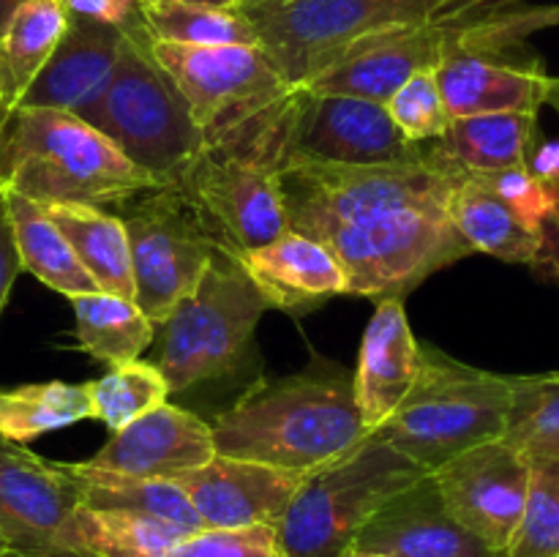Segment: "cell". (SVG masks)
Returning a JSON list of instances; mask_svg holds the SVG:
<instances>
[{"label": "cell", "mask_w": 559, "mask_h": 557, "mask_svg": "<svg viewBox=\"0 0 559 557\" xmlns=\"http://www.w3.org/2000/svg\"><path fill=\"white\" fill-rule=\"evenodd\" d=\"M464 175L435 140L420 156L369 167L293 158L282 169V197L289 229L336 257L347 295L402 298L473 254L451 222Z\"/></svg>", "instance_id": "cell-1"}, {"label": "cell", "mask_w": 559, "mask_h": 557, "mask_svg": "<svg viewBox=\"0 0 559 557\" xmlns=\"http://www.w3.org/2000/svg\"><path fill=\"white\" fill-rule=\"evenodd\" d=\"M216 453L309 475L369 437L353 375L314 360L284 377L251 382L211 424Z\"/></svg>", "instance_id": "cell-2"}, {"label": "cell", "mask_w": 559, "mask_h": 557, "mask_svg": "<svg viewBox=\"0 0 559 557\" xmlns=\"http://www.w3.org/2000/svg\"><path fill=\"white\" fill-rule=\"evenodd\" d=\"M298 87L224 134L205 142L175 180L218 254H240L271 244L289 229L282 169Z\"/></svg>", "instance_id": "cell-3"}, {"label": "cell", "mask_w": 559, "mask_h": 557, "mask_svg": "<svg viewBox=\"0 0 559 557\" xmlns=\"http://www.w3.org/2000/svg\"><path fill=\"white\" fill-rule=\"evenodd\" d=\"M162 186L131 164L80 115L49 107L9 109L0 129V191L38 205H96L112 211Z\"/></svg>", "instance_id": "cell-4"}, {"label": "cell", "mask_w": 559, "mask_h": 557, "mask_svg": "<svg viewBox=\"0 0 559 557\" xmlns=\"http://www.w3.org/2000/svg\"><path fill=\"white\" fill-rule=\"evenodd\" d=\"M513 375H495L420 342V366L396 413L374 431L424 473L467 448L502 440Z\"/></svg>", "instance_id": "cell-5"}, {"label": "cell", "mask_w": 559, "mask_h": 557, "mask_svg": "<svg viewBox=\"0 0 559 557\" xmlns=\"http://www.w3.org/2000/svg\"><path fill=\"white\" fill-rule=\"evenodd\" d=\"M76 115L158 183H175L205 145L186 102L153 60L142 16L126 25L112 74Z\"/></svg>", "instance_id": "cell-6"}, {"label": "cell", "mask_w": 559, "mask_h": 557, "mask_svg": "<svg viewBox=\"0 0 559 557\" xmlns=\"http://www.w3.org/2000/svg\"><path fill=\"white\" fill-rule=\"evenodd\" d=\"M489 3L495 0H265L240 11L278 74L300 87L358 38L388 27L464 20Z\"/></svg>", "instance_id": "cell-7"}, {"label": "cell", "mask_w": 559, "mask_h": 557, "mask_svg": "<svg viewBox=\"0 0 559 557\" xmlns=\"http://www.w3.org/2000/svg\"><path fill=\"white\" fill-rule=\"evenodd\" d=\"M385 437L369 435L336 462L304 475L276 524L287 557H342L382 506L424 478Z\"/></svg>", "instance_id": "cell-8"}, {"label": "cell", "mask_w": 559, "mask_h": 557, "mask_svg": "<svg viewBox=\"0 0 559 557\" xmlns=\"http://www.w3.org/2000/svg\"><path fill=\"white\" fill-rule=\"evenodd\" d=\"M267 309L271 304L235 257H213L194 293L158 325L151 364L167 380L169 396L229 375Z\"/></svg>", "instance_id": "cell-9"}, {"label": "cell", "mask_w": 559, "mask_h": 557, "mask_svg": "<svg viewBox=\"0 0 559 557\" xmlns=\"http://www.w3.org/2000/svg\"><path fill=\"white\" fill-rule=\"evenodd\" d=\"M112 211L129 238L134 304L158 328L194 293L218 251L173 183L140 191Z\"/></svg>", "instance_id": "cell-10"}, {"label": "cell", "mask_w": 559, "mask_h": 557, "mask_svg": "<svg viewBox=\"0 0 559 557\" xmlns=\"http://www.w3.org/2000/svg\"><path fill=\"white\" fill-rule=\"evenodd\" d=\"M147 47L205 142L222 140L293 91L262 47H191L151 36Z\"/></svg>", "instance_id": "cell-11"}, {"label": "cell", "mask_w": 559, "mask_h": 557, "mask_svg": "<svg viewBox=\"0 0 559 557\" xmlns=\"http://www.w3.org/2000/svg\"><path fill=\"white\" fill-rule=\"evenodd\" d=\"M429 475L445 511L464 530L491 552L511 549L527 497L530 459L524 453L506 440H489L456 453Z\"/></svg>", "instance_id": "cell-12"}, {"label": "cell", "mask_w": 559, "mask_h": 557, "mask_svg": "<svg viewBox=\"0 0 559 557\" xmlns=\"http://www.w3.org/2000/svg\"><path fill=\"white\" fill-rule=\"evenodd\" d=\"M426 142H409L385 104L355 96H325L298 87L289 129V158L320 164H393L420 156Z\"/></svg>", "instance_id": "cell-13"}, {"label": "cell", "mask_w": 559, "mask_h": 557, "mask_svg": "<svg viewBox=\"0 0 559 557\" xmlns=\"http://www.w3.org/2000/svg\"><path fill=\"white\" fill-rule=\"evenodd\" d=\"M464 20L424 22L371 33L349 44L333 63L300 87L325 96H355L385 104L409 76L440 66Z\"/></svg>", "instance_id": "cell-14"}, {"label": "cell", "mask_w": 559, "mask_h": 557, "mask_svg": "<svg viewBox=\"0 0 559 557\" xmlns=\"http://www.w3.org/2000/svg\"><path fill=\"white\" fill-rule=\"evenodd\" d=\"M80 491L69 462H52L0 437V535L11 552H60Z\"/></svg>", "instance_id": "cell-15"}, {"label": "cell", "mask_w": 559, "mask_h": 557, "mask_svg": "<svg viewBox=\"0 0 559 557\" xmlns=\"http://www.w3.org/2000/svg\"><path fill=\"white\" fill-rule=\"evenodd\" d=\"M459 36V33H456ZM451 118L486 112H540L551 74L519 47L478 49L453 42L435 69Z\"/></svg>", "instance_id": "cell-16"}, {"label": "cell", "mask_w": 559, "mask_h": 557, "mask_svg": "<svg viewBox=\"0 0 559 557\" xmlns=\"http://www.w3.org/2000/svg\"><path fill=\"white\" fill-rule=\"evenodd\" d=\"M304 475L249 462V459L216 457L202 467L175 478L207 530L254 528L282 522Z\"/></svg>", "instance_id": "cell-17"}, {"label": "cell", "mask_w": 559, "mask_h": 557, "mask_svg": "<svg viewBox=\"0 0 559 557\" xmlns=\"http://www.w3.org/2000/svg\"><path fill=\"white\" fill-rule=\"evenodd\" d=\"M216 457L211 424L164 402L134 424L112 431L109 442L87 459L91 467L134 478L175 481Z\"/></svg>", "instance_id": "cell-18"}, {"label": "cell", "mask_w": 559, "mask_h": 557, "mask_svg": "<svg viewBox=\"0 0 559 557\" xmlns=\"http://www.w3.org/2000/svg\"><path fill=\"white\" fill-rule=\"evenodd\" d=\"M353 546L402 557H500L445 511L429 473L382 506Z\"/></svg>", "instance_id": "cell-19"}, {"label": "cell", "mask_w": 559, "mask_h": 557, "mask_svg": "<svg viewBox=\"0 0 559 557\" xmlns=\"http://www.w3.org/2000/svg\"><path fill=\"white\" fill-rule=\"evenodd\" d=\"M420 366V342L409 328L402 298H380L360 339L353 371L355 402L369 435H374L413 388Z\"/></svg>", "instance_id": "cell-20"}, {"label": "cell", "mask_w": 559, "mask_h": 557, "mask_svg": "<svg viewBox=\"0 0 559 557\" xmlns=\"http://www.w3.org/2000/svg\"><path fill=\"white\" fill-rule=\"evenodd\" d=\"M123 42L126 27L71 14L63 38L16 107H49L76 115L109 80Z\"/></svg>", "instance_id": "cell-21"}, {"label": "cell", "mask_w": 559, "mask_h": 557, "mask_svg": "<svg viewBox=\"0 0 559 557\" xmlns=\"http://www.w3.org/2000/svg\"><path fill=\"white\" fill-rule=\"evenodd\" d=\"M271 309L306 315L328 298L347 295V278L336 257L317 240L287 229L271 244L238 257Z\"/></svg>", "instance_id": "cell-22"}, {"label": "cell", "mask_w": 559, "mask_h": 557, "mask_svg": "<svg viewBox=\"0 0 559 557\" xmlns=\"http://www.w3.org/2000/svg\"><path fill=\"white\" fill-rule=\"evenodd\" d=\"M451 222L464 244L511 265L538 262L546 246L544 229H533L478 178L467 173L451 197Z\"/></svg>", "instance_id": "cell-23"}, {"label": "cell", "mask_w": 559, "mask_h": 557, "mask_svg": "<svg viewBox=\"0 0 559 557\" xmlns=\"http://www.w3.org/2000/svg\"><path fill=\"white\" fill-rule=\"evenodd\" d=\"M102 293L134 300L131 251L118 213L96 205H44Z\"/></svg>", "instance_id": "cell-24"}, {"label": "cell", "mask_w": 559, "mask_h": 557, "mask_svg": "<svg viewBox=\"0 0 559 557\" xmlns=\"http://www.w3.org/2000/svg\"><path fill=\"white\" fill-rule=\"evenodd\" d=\"M3 202L22 271L36 276L38 282L47 284L55 293L66 295V298L96 293V282L82 268V262L76 260L69 240L55 227L44 205L25 200V197L14 194V191H3Z\"/></svg>", "instance_id": "cell-25"}, {"label": "cell", "mask_w": 559, "mask_h": 557, "mask_svg": "<svg viewBox=\"0 0 559 557\" xmlns=\"http://www.w3.org/2000/svg\"><path fill=\"white\" fill-rule=\"evenodd\" d=\"M186 535L162 519L80 506L60 538V552L87 557H173Z\"/></svg>", "instance_id": "cell-26"}, {"label": "cell", "mask_w": 559, "mask_h": 557, "mask_svg": "<svg viewBox=\"0 0 559 557\" xmlns=\"http://www.w3.org/2000/svg\"><path fill=\"white\" fill-rule=\"evenodd\" d=\"M442 145L464 173L527 167L538 145V112H486L453 118Z\"/></svg>", "instance_id": "cell-27"}, {"label": "cell", "mask_w": 559, "mask_h": 557, "mask_svg": "<svg viewBox=\"0 0 559 557\" xmlns=\"http://www.w3.org/2000/svg\"><path fill=\"white\" fill-rule=\"evenodd\" d=\"M69 470L76 481L80 506L142 513V517L162 519L183 533L205 530L191 500L175 481L134 478V475L91 467L87 462H69Z\"/></svg>", "instance_id": "cell-28"}, {"label": "cell", "mask_w": 559, "mask_h": 557, "mask_svg": "<svg viewBox=\"0 0 559 557\" xmlns=\"http://www.w3.org/2000/svg\"><path fill=\"white\" fill-rule=\"evenodd\" d=\"M63 0H27L0 36V104L14 109L69 27Z\"/></svg>", "instance_id": "cell-29"}, {"label": "cell", "mask_w": 559, "mask_h": 557, "mask_svg": "<svg viewBox=\"0 0 559 557\" xmlns=\"http://www.w3.org/2000/svg\"><path fill=\"white\" fill-rule=\"evenodd\" d=\"M69 300L74 306L76 347L102 364L123 366L129 360H140L156 339V325L142 315L134 300L102 289Z\"/></svg>", "instance_id": "cell-30"}, {"label": "cell", "mask_w": 559, "mask_h": 557, "mask_svg": "<svg viewBox=\"0 0 559 557\" xmlns=\"http://www.w3.org/2000/svg\"><path fill=\"white\" fill-rule=\"evenodd\" d=\"M93 418L87 382H27L0 388V437L11 442H31L49 431Z\"/></svg>", "instance_id": "cell-31"}, {"label": "cell", "mask_w": 559, "mask_h": 557, "mask_svg": "<svg viewBox=\"0 0 559 557\" xmlns=\"http://www.w3.org/2000/svg\"><path fill=\"white\" fill-rule=\"evenodd\" d=\"M142 27L156 42L191 47H260L249 16L240 9H213L191 3H142Z\"/></svg>", "instance_id": "cell-32"}, {"label": "cell", "mask_w": 559, "mask_h": 557, "mask_svg": "<svg viewBox=\"0 0 559 557\" xmlns=\"http://www.w3.org/2000/svg\"><path fill=\"white\" fill-rule=\"evenodd\" d=\"M502 440L527 459H559V371L513 375Z\"/></svg>", "instance_id": "cell-33"}, {"label": "cell", "mask_w": 559, "mask_h": 557, "mask_svg": "<svg viewBox=\"0 0 559 557\" xmlns=\"http://www.w3.org/2000/svg\"><path fill=\"white\" fill-rule=\"evenodd\" d=\"M93 418L109 431H120L169 399V386L151 360L112 366L104 377L87 382Z\"/></svg>", "instance_id": "cell-34"}, {"label": "cell", "mask_w": 559, "mask_h": 557, "mask_svg": "<svg viewBox=\"0 0 559 557\" xmlns=\"http://www.w3.org/2000/svg\"><path fill=\"white\" fill-rule=\"evenodd\" d=\"M506 557H559V459H530L524 513Z\"/></svg>", "instance_id": "cell-35"}, {"label": "cell", "mask_w": 559, "mask_h": 557, "mask_svg": "<svg viewBox=\"0 0 559 557\" xmlns=\"http://www.w3.org/2000/svg\"><path fill=\"white\" fill-rule=\"evenodd\" d=\"M559 27V3L524 9H486L459 25L456 42L478 49H508L524 44L533 33Z\"/></svg>", "instance_id": "cell-36"}, {"label": "cell", "mask_w": 559, "mask_h": 557, "mask_svg": "<svg viewBox=\"0 0 559 557\" xmlns=\"http://www.w3.org/2000/svg\"><path fill=\"white\" fill-rule=\"evenodd\" d=\"M393 123L409 142L442 140L451 126V112L442 102L435 71H418L385 102Z\"/></svg>", "instance_id": "cell-37"}, {"label": "cell", "mask_w": 559, "mask_h": 557, "mask_svg": "<svg viewBox=\"0 0 559 557\" xmlns=\"http://www.w3.org/2000/svg\"><path fill=\"white\" fill-rule=\"evenodd\" d=\"M522 218L527 227L544 229L549 227V218L555 213L559 202L557 186L546 183L538 175L530 173L527 167L522 169H502V173H473Z\"/></svg>", "instance_id": "cell-38"}, {"label": "cell", "mask_w": 559, "mask_h": 557, "mask_svg": "<svg viewBox=\"0 0 559 557\" xmlns=\"http://www.w3.org/2000/svg\"><path fill=\"white\" fill-rule=\"evenodd\" d=\"M173 557H287V552L278 544L276 528L254 524L233 530H197L175 546Z\"/></svg>", "instance_id": "cell-39"}, {"label": "cell", "mask_w": 559, "mask_h": 557, "mask_svg": "<svg viewBox=\"0 0 559 557\" xmlns=\"http://www.w3.org/2000/svg\"><path fill=\"white\" fill-rule=\"evenodd\" d=\"M69 14L126 27L140 16L142 0H63Z\"/></svg>", "instance_id": "cell-40"}, {"label": "cell", "mask_w": 559, "mask_h": 557, "mask_svg": "<svg viewBox=\"0 0 559 557\" xmlns=\"http://www.w3.org/2000/svg\"><path fill=\"white\" fill-rule=\"evenodd\" d=\"M22 273L20 257H16L14 235H11L9 213H5L3 194H0V311H3L5 300H9L11 287H14L16 276Z\"/></svg>", "instance_id": "cell-41"}, {"label": "cell", "mask_w": 559, "mask_h": 557, "mask_svg": "<svg viewBox=\"0 0 559 557\" xmlns=\"http://www.w3.org/2000/svg\"><path fill=\"white\" fill-rule=\"evenodd\" d=\"M527 169L559 189V140H538L527 162Z\"/></svg>", "instance_id": "cell-42"}, {"label": "cell", "mask_w": 559, "mask_h": 557, "mask_svg": "<svg viewBox=\"0 0 559 557\" xmlns=\"http://www.w3.org/2000/svg\"><path fill=\"white\" fill-rule=\"evenodd\" d=\"M533 271L538 273V276L559 284V246L549 238V233H546V246H544V251H540L538 262L533 265Z\"/></svg>", "instance_id": "cell-43"}, {"label": "cell", "mask_w": 559, "mask_h": 557, "mask_svg": "<svg viewBox=\"0 0 559 557\" xmlns=\"http://www.w3.org/2000/svg\"><path fill=\"white\" fill-rule=\"evenodd\" d=\"M142 3H191L213 5V9H240V0H142Z\"/></svg>", "instance_id": "cell-44"}, {"label": "cell", "mask_w": 559, "mask_h": 557, "mask_svg": "<svg viewBox=\"0 0 559 557\" xmlns=\"http://www.w3.org/2000/svg\"><path fill=\"white\" fill-rule=\"evenodd\" d=\"M22 3H27V0H0V36H3L5 25H9L11 16L16 14V9H20Z\"/></svg>", "instance_id": "cell-45"}, {"label": "cell", "mask_w": 559, "mask_h": 557, "mask_svg": "<svg viewBox=\"0 0 559 557\" xmlns=\"http://www.w3.org/2000/svg\"><path fill=\"white\" fill-rule=\"evenodd\" d=\"M342 557H402V555H393V552H371V549H355L349 546Z\"/></svg>", "instance_id": "cell-46"}, {"label": "cell", "mask_w": 559, "mask_h": 557, "mask_svg": "<svg viewBox=\"0 0 559 557\" xmlns=\"http://www.w3.org/2000/svg\"><path fill=\"white\" fill-rule=\"evenodd\" d=\"M546 104H551V107L559 112V76H551L549 93H546Z\"/></svg>", "instance_id": "cell-47"}, {"label": "cell", "mask_w": 559, "mask_h": 557, "mask_svg": "<svg viewBox=\"0 0 559 557\" xmlns=\"http://www.w3.org/2000/svg\"><path fill=\"white\" fill-rule=\"evenodd\" d=\"M546 233H549V238L555 240V244L559 246V202H557L555 213H551V218H549V227H546Z\"/></svg>", "instance_id": "cell-48"}, {"label": "cell", "mask_w": 559, "mask_h": 557, "mask_svg": "<svg viewBox=\"0 0 559 557\" xmlns=\"http://www.w3.org/2000/svg\"><path fill=\"white\" fill-rule=\"evenodd\" d=\"M9 557H87V555H74V552H44V555H20V552H11Z\"/></svg>", "instance_id": "cell-49"}, {"label": "cell", "mask_w": 559, "mask_h": 557, "mask_svg": "<svg viewBox=\"0 0 559 557\" xmlns=\"http://www.w3.org/2000/svg\"><path fill=\"white\" fill-rule=\"evenodd\" d=\"M9 555H11V546L5 544L3 535H0V557H9Z\"/></svg>", "instance_id": "cell-50"}, {"label": "cell", "mask_w": 559, "mask_h": 557, "mask_svg": "<svg viewBox=\"0 0 559 557\" xmlns=\"http://www.w3.org/2000/svg\"><path fill=\"white\" fill-rule=\"evenodd\" d=\"M5 115H9V109H5L3 104H0V129H3V120H5ZM0 194H3V191H0Z\"/></svg>", "instance_id": "cell-51"}, {"label": "cell", "mask_w": 559, "mask_h": 557, "mask_svg": "<svg viewBox=\"0 0 559 557\" xmlns=\"http://www.w3.org/2000/svg\"><path fill=\"white\" fill-rule=\"evenodd\" d=\"M257 3H265V0H240V9H246V5H257Z\"/></svg>", "instance_id": "cell-52"}, {"label": "cell", "mask_w": 559, "mask_h": 557, "mask_svg": "<svg viewBox=\"0 0 559 557\" xmlns=\"http://www.w3.org/2000/svg\"><path fill=\"white\" fill-rule=\"evenodd\" d=\"M500 557H506V555H500Z\"/></svg>", "instance_id": "cell-53"}]
</instances>
